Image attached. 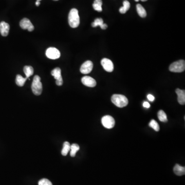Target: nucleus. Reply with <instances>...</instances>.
Listing matches in <instances>:
<instances>
[{"mask_svg": "<svg viewBox=\"0 0 185 185\" xmlns=\"http://www.w3.org/2000/svg\"><path fill=\"white\" fill-rule=\"evenodd\" d=\"M69 23L72 28H76L80 24V17L78 11L76 8L71 9L69 14Z\"/></svg>", "mask_w": 185, "mask_h": 185, "instance_id": "nucleus-1", "label": "nucleus"}, {"mask_svg": "<svg viewBox=\"0 0 185 185\" xmlns=\"http://www.w3.org/2000/svg\"><path fill=\"white\" fill-rule=\"evenodd\" d=\"M112 102L118 108L126 107L128 104V100L127 97L120 94L113 95L111 98Z\"/></svg>", "mask_w": 185, "mask_h": 185, "instance_id": "nucleus-2", "label": "nucleus"}, {"mask_svg": "<svg viewBox=\"0 0 185 185\" xmlns=\"http://www.w3.org/2000/svg\"><path fill=\"white\" fill-rule=\"evenodd\" d=\"M32 89L33 93L37 96H39L41 94L42 92V85L41 82V78L38 75H36L34 78Z\"/></svg>", "mask_w": 185, "mask_h": 185, "instance_id": "nucleus-3", "label": "nucleus"}, {"mask_svg": "<svg viewBox=\"0 0 185 185\" xmlns=\"http://www.w3.org/2000/svg\"><path fill=\"white\" fill-rule=\"evenodd\" d=\"M185 69V62L183 60L177 61L173 63L169 67V70L172 72H181Z\"/></svg>", "mask_w": 185, "mask_h": 185, "instance_id": "nucleus-4", "label": "nucleus"}, {"mask_svg": "<svg viewBox=\"0 0 185 185\" xmlns=\"http://www.w3.org/2000/svg\"><path fill=\"white\" fill-rule=\"evenodd\" d=\"M101 123L103 127L107 129H112L115 125V120L110 115H106L101 119Z\"/></svg>", "mask_w": 185, "mask_h": 185, "instance_id": "nucleus-5", "label": "nucleus"}, {"mask_svg": "<svg viewBox=\"0 0 185 185\" xmlns=\"http://www.w3.org/2000/svg\"><path fill=\"white\" fill-rule=\"evenodd\" d=\"M46 56L48 58L50 59H57L60 58V51L54 47H49L46 51Z\"/></svg>", "mask_w": 185, "mask_h": 185, "instance_id": "nucleus-6", "label": "nucleus"}, {"mask_svg": "<svg viewBox=\"0 0 185 185\" xmlns=\"http://www.w3.org/2000/svg\"><path fill=\"white\" fill-rule=\"evenodd\" d=\"M51 74L56 80V83L57 85L61 86L63 85V81L62 77L61 76V70L60 68L57 67L56 69H54L52 71Z\"/></svg>", "mask_w": 185, "mask_h": 185, "instance_id": "nucleus-7", "label": "nucleus"}, {"mask_svg": "<svg viewBox=\"0 0 185 185\" xmlns=\"http://www.w3.org/2000/svg\"><path fill=\"white\" fill-rule=\"evenodd\" d=\"M93 68V64L91 61H85L80 67V72L83 74H87L91 72Z\"/></svg>", "mask_w": 185, "mask_h": 185, "instance_id": "nucleus-8", "label": "nucleus"}, {"mask_svg": "<svg viewBox=\"0 0 185 185\" xmlns=\"http://www.w3.org/2000/svg\"><path fill=\"white\" fill-rule=\"evenodd\" d=\"M103 69L108 72H112L114 70V65L112 61L109 59L104 58L101 61Z\"/></svg>", "mask_w": 185, "mask_h": 185, "instance_id": "nucleus-9", "label": "nucleus"}, {"mask_svg": "<svg viewBox=\"0 0 185 185\" xmlns=\"http://www.w3.org/2000/svg\"><path fill=\"white\" fill-rule=\"evenodd\" d=\"M20 25L22 29H27L29 32H32L34 29V26L28 19H23L20 22Z\"/></svg>", "mask_w": 185, "mask_h": 185, "instance_id": "nucleus-10", "label": "nucleus"}, {"mask_svg": "<svg viewBox=\"0 0 185 185\" xmlns=\"http://www.w3.org/2000/svg\"><path fill=\"white\" fill-rule=\"evenodd\" d=\"M81 81L83 84L87 87H93L96 85V81L91 77H83L81 79Z\"/></svg>", "mask_w": 185, "mask_h": 185, "instance_id": "nucleus-11", "label": "nucleus"}, {"mask_svg": "<svg viewBox=\"0 0 185 185\" xmlns=\"http://www.w3.org/2000/svg\"><path fill=\"white\" fill-rule=\"evenodd\" d=\"M10 26L9 25L5 22L0 23V32L3 37H6L8 34Z\"/></svg>", "mask_w": 185, "mask_h": 185, "instance_id": "nucleus-12", "label": "nucleus"}, {"mask_svg": "<svg viewBox=\"0 0 185 185\" xmlns=\"http://www.w3.org/2000/svg\"><path fill=\"white\" fill-rule=\"evenodd\" d=\"M176 93L177 95V100L180 105L185 104V91L181 89L176 90Z\"/></svg>", "mask_w": 185, "mask_h": 185, "instance_id": "nucleus-13", "label": "nucleus"}, {"mask_svg": "<svg viewBox=\"0 0 185 185\" xmlns=\"http://www.w3.org/2000/svg\"><path fill=\"white\" fill-rule=\"evenodd\" d=\"M98 26H100L103 29H106L108 27V25L107 24L103 23V19L101 18L96 19L94 22L92 23V26L93 27H96Z\"/></svg>", "mask_w": 185, "mask_h": 185, "instance_id": "nucleus-14", "label": "nucleus"}, {"mask_svg": "<svg viewBox=\"0 0 185 185\" xmlns=\"http://www.w3.org/2000/svg\"><path fill=\"white\" fill-rule=\"evenodd\" d=\"M173 171H174V172L175 173V174L178 175V176L185 175V167H182V166H181L180 165L176 164L173 168Z\"/></svg>", "mask_w": 185, "mask_h": 185, "instance_id": "nucleus-15", "label": "nucleus"}, {"mask_svg": "<svg viewBox=\"0 0 185 185\" xmlns=\"http://www.w3.org/2000/svg\"><path fill=\"white\" fill-rule=\"evenodd\" d=\"M136 9H137V13L138 14L139 16L141 18H145L147 16V12L145 9V8L143 7L141 4H137L136 5Z\"/></svg>", "mask_w": 185, "mask_h": 185, "instance_id": "nucleus-16", "label": "nucleus"}, {"mask_svg": "<svg viewBox=\"0 0 185 185\" xmlns=\"http://www.w3.org/2000/svg\"><path fill=\"white\" fill-rule=\"evenodd\" d=\"M102 5L103 2L101 0H95L94 3L92 4V7L95 10H96L98 12L102 11Z\"/></svg>", "mask_w": 185, "mask_h": 185, "instance_id": "nucleus-17", "label": "nucleus"}, {"mask_svg": "<svg viewBox=\"0 0 185 185\" xmlns=\"http://www.w3.org/2000/svg\"><path fill=\"white\" fill-rule=\"evenodd\" d=\"M80 149V147L77 143H73L70 146V155L72 157H75L76 153Z\"/></svg>", "mask_w": 185, "mask_h": 185, "instance_id": "nucleus-18", "label": "nucleus"}, {"mask_svg": "<svg viewBox=\"0 0 185 185\" xmlns=\"http://www.w3.org/2000/svg\"><path fill=\"white\" fill-rule=\"evenodd\" d=\"M27 79L28 78L26 77V78H23L22 76H21L20 75H17L16 77V85L19 87H23Z\"/></svg>", "mask_w": 185, "mask_h": 185, "instance_id": "nucleus-19", "label": "nucleus"}, {"mask_svg": "<svg viewBox=\"0 0 185 185\" xmlns=\"http://www.w3.org/2000/svg\"><path fill=\"white\" fill-rule=\"evenodd\" d=\"M123 7H121L119 9V12H120L121 14H124L125 13H126L127 11L130 8V4L129 1H125L123 2Z\"/></svg>", "mask_w": 185, "mask_h": 185, "instance_id": "nucleus-20", "label": "nucleus"}, {"mask_svg": "<svg viewBox=\"0 0 185 185\" xmlns=\"http://www.w3.org/2000/svg\"><path fill=\"white\" fill-rule=\"evenodd\" d=\"M70 145L68 141H65L63 143V147L61 151V154L63 156H66L70 151Z\"/></svg>", "mask_w": 185, "mask_h": 185, "instance_id": "nucleus-21", "label": "nucleus"}, {"mask_svg": "<svg viewBox=\"0 0 185 185\" xmlns=\"http://www.w3.org/2000/svg\"><path fill=\"white\" fill-rule=\"evenodd\" d=\"M23 70H24L25 74L26 75V78H28L29 77L31 76L34 74V69L31 66L24 67Z\"/></svg>", "mask_w": 185, "mask_h": 185, "instance_id": "nucleus-22", "label": "nucleus"}, {"mask_svg": "<svg viewBox=\"0 0 185 185\" xmlns=\"http://www.w3.org/2000/svg\"><path fill=\"white\" fill-rule=\"evenodd\" d=\"M157 115H158V118L159 119V120L161 122L166 123L168 121L167 115L165 113V112L163 110H160V111H158Z\"/></svg>", "mask_w": 185, "mask_h": 185, "instance_id": "nucleus-23", "label": "nucleus"}, {"mask_svg": "<svg viewBox=\"0 0 185 185\" xmlns=\"http://www.w3.org/2000/svg\"><path fill=\"white\" fill-rule=\"evenodd\" d=\"M149 126L154 129L155 131L158 132L159 131V125L158 123L155 120L152 119L149 123Z\"/></svg>", "mask_w": 185, "mask_h": 185, "instance_id": "nucleus-24", "label": "nucleus"}, {"mask_svg": "<svg viewBox=\"0 0 185 185\" xmlns=\"http://www.w3.org/2000/svg\"><path fill=\"white\" fill-rule=\"evenodd\" d=\"M38 185H52V183L48 179H43L39 181Z\"/></svg>", "mask_w": 185, "mask_h": 185, "instance_id": "nucleus-25", "label": "nucleus"}, {"mask_svg": "<svg viewBox=\"0 0 185 185\" xmlns=\"http://www.w3.org/2000/svg\"><path fill=\"white\" fill-rule=\"evenodd\" d=\"M147 98L148 99V100L150 101L153 102V101L155 100V97L154 96H153L152 95L149 94L147 96Z\"/></svg>", "mask_w": 185, "mask_h": 185, "instance_id": "nucleus-26", "label": "nucleus"}, {"mask_svg": "<svg viewBox=\"0 0 185 185\" xmlns=\"http://www.w3.org/2000/svg\"><path fill=\"white\" fill-rule=\"evenodd\" d=\"M143 106L145 108H148V109L150 107V103H148L147 101H145L143 103Z\"/></svg>", "mask_w": 185, "mask_h": 185, "instance_id": "nucleus-27", "label": "nucleus"}, {"mask_svg": "<svg viewBox=\"0 0 185 185\" xmlns=\"http://www.w3.org/2000/svg\"><path fill=\"white\" fill-rule=\"evenodd\" d=\"M40 5V1H37L36 2V5L37 6H39Z\"/></svg>", "mask_w": 185, "mask_h": 185, "instance_id": "nucleus-28", "label": "nucleus"}, {"mask_svg": "<svg viewBox=\"0 0 185 185\" xmlns=\"http://www.w3.org/2000/svg\"><path fill=\"white\" fill-rule=\"evenodd\" d=\"M136 2H138L139 0H135ZM141 1H143V2H146V1H147V0H141Z\"/></svg>", "mask_w": 185, "mask_h": 185, "instance_id": "nucleus-29", "label": "nucleus"}, {"mask_svg": "<svg viewBox=\"0 0 185 185\" xmlns=\"http://www.w3.org/2000/svg\"><path fill=\"white\" fill-rule=\"evenodd\" d=\"M53 1H58V0H53Z\"/></svg>", "mask_w": 185, "mask_h": 185, "instance_id": "nucleus-30", "label": "nucleus"}, {"mask_svg": "<svg viewBox=\"0 0 185 185\" xmlns=\"http://www.w3.org/2000/svg\"><path fill=\"white\" fill-rule=\"evenodd\" d=\"M37 1H40L41 0H37Z\"/></svg>", "mask_w": 185, "mask_h": 185, "instance_id": "nucleus-31", "label": "nucleus"}]
</instances>
